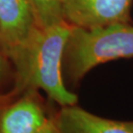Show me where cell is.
Returning <instances> with one entry per match:
<instances>
[{
  "label": "cell",
  "mask_w": 133,
  "mask_h": 133,
  "mask_svg": "<svg viewBox=\"0 0 133 133\" xmlns=\"http://www.w3.org/2000/svg\"><path fill=\"white\" fill-rule=\"evenodd\" d=\"M31 2L38 25L46 26L64 21L60 0H31Z\"/></svg>",
  "instance_id": "7"
},
{
  "label": "cell",
  "mask_w": 133,
  "mask_h": 133,
  "mask_svg": "<svg viewBox=\"0 0 133 133\" xmlns=\"http://www.w3.org/2000/svg\"><path fill=\"white\" fill-rule=\"evenodd\" d=\"M38 25L31 0H0V48L9 55Z\"/></svg>",
  "instance_id": "4"
},
{
  "label": "cell",
  "mask_w": 133,
  "mask_h": 133,
  "mask_svg": "<svg viewBox=\"0 0 133 133\" xmlns=\"http://www.w3.org/2000/svg\"><path fill=\"white\" fill-rule=\"evenodd\" d=\"M12 100V95H2L0 94V109L4 107L9 105V103Z\"/></svg>",
  "instance_id": "9"
},
{
  "label": "cell",
  "mask_w": 133,
  "mask_h": 133,
  "mask_svg": "<svg viewBox=\"0 0 133 133\" xmlns=\"http://www.w3.org/2000/svg\"><path fill=\"white\" fill-rule=\"evenodd\" d=\"M56 133H133V121L101 117L76 105H66L54 120Z\"/></svg>",
  "instance_id": "5"
},
{
  "label": "cell",
  "mask_w": 133,
  "mask_h": 133,
  "mask_svg": "<svg viewBox=\"0 0 133 133\" xmlns=\"http://www.w3.org/2000/svg\"><path fill=\"white\" fill-rule=\"evenodd\" d=\"M132 0H60L63 20L82 28L130 22Z\"/></svg>",
  "instance_id": "3"
},
{
  "label": "cell",
  "mask_w": 133,
  "mask_h": 133,
  "mask_svg": "<svg viewBox=\"0 0 133 133\" xmlns=\"http://www.w3.org/2000/svg\"><path fill=\"white\" fill-rule=\"evenodd\" d=\"M5 54L2 50V48H0V78L2 77L3 73H4V69H5V60H4Z\"/></svg>",
  "instance_id": "10"
},
{
  "label": "cell",
  "mask_w": 133,
  "mask_h": 133,
  "mask_svg": "<svg viewBox=\"0 0 133 133\" xmlns=\"http://www.w3.org/2000/svg\"><path fill=\"white\" fill-rule=\"evenodd\" d=\"M133 57V24L115 23L94 28L72 26L63 61L71 81L82 79L94 67Z\"/></svg>",
  "instance_id": "2"
},
{
  "label": "cell",
  "mask_w": 133,
  "mask_h": 133,
  "mask_svg": "<svg viewBox=\"0 0 133 133\" xmlns=\"http://www.w3.org/2000/svg\"><path fill=\"white\" fill-rule=\"evenodd\" d=\"M33 91L0 109V133H38L48 122Z\"/></svg>",
  "instance_id": "6"
},
{
  "label": "cell",
  "mask_w": 133,
  "mask_h": 133,
  "mask_svg": "<svg viewBox=\"0 0 133 133\" xmlns=\"http://www.w3.org/2000/svg\"><path fill=\"white\" fill-rule=\"evenodd\" d=\"M38 133H56V129H55V124H54V120L48 119V122L43 125V127Z\"/></svg>",
  "instance_id": "8"
},
{
  "label": "cell",
  "mask_w": 133,
  "mask_h": 133,
  "mask_svg": "<svg viewBox=\"0 0 133 133\" xmlns=\"http://www.w3.org/2000/svg\"><path fill=\"white\" fill-rule=\"evenodd\" d=\"M72 26L65 21L37 25L9 55L16 71V92L42 89L62 107L74 105L77 96L66 89L61 75L63 55Z\"/></svg>",
  "instance_id": "1"
}]
</instances>
